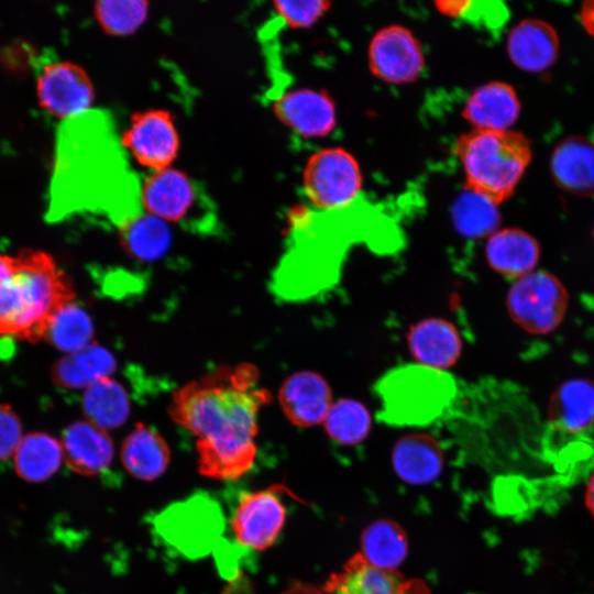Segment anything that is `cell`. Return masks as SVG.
Returning a JSON list of instances; mask_svg holds the SVG:
<instances>
[{"mask_svg": "<svg viewBox=\"0 0 594 594\" xmlns=\"http://www.w3.org/2000/svg\"><path fill=\"white\" fill-rule=\"evenodd\" d=\"M94 15L102 31L109 35L133 34L148 15V3L142 0L98 1Z\"/></svg>", "mask_w": 594, "mask_h": 594, "instance_id": "obj_33", "label": "cell"}, {"mask_svg": "<svg viewBox=\"0 0 594 594\" xmlns=\"http://www.w3.org/2000/svg\"><path fill=\"white\" fill-rule=\"evenodd\" d=\"M285 520L280 490L271 487L241 496L232 517V531L241 546L262 551L275 543Z\"/></svg>", "mask_w": 594, "mask_h": 594, "instance_id": "obj_11", "label": "cell"}, {"mask_svg": "<svg viewBox=\"0 0 594 594\" xmlns=\"http://www.w3.org/2000/svg\"><path fill=\"white\" fill-rule=\"evenodd\" d=\"M121 144L140 166L157 172L172 167L180 139L170 112L147 109L132 116Z\"/></svg>", "mask_w": 594, "mask_h": 594, "instance_id": "obj_8", "label": "cell"}, {"mask_svg": "<svg viewBox=\"0 0 594 594\" xmlns=\"http://www.w3.org/2000/svg\"><path fill=\"white\" fill-rule=\"evenodd\" d=\"M119 238L125 252L140 261H156L167 253L172 245V232L167 222L139 211L118 226Z\"/></svg>", "mask_w": 594, "mask_h": 594, "instance_id": "obj_26", "label": "cell"}, {"mask_svg": "<svg viewBox=\"0 0 594 594\" xmlns=\"http://www.w3.org/2000/svg\"><path fill=\"white\" fill-rule=\"evenodd\" d=\"M550 169L562 189L580 196L594 195V142L581 136L561 141L551 154Z\"/></svg>", "mask_w": 594, "mask_h": 594, "instance_id": "obj_21", "label": "cell"}, {"mask_svg": "<svg viewBox=\"0 0 594 594\" xmlns=\"http://www.w3.org/2000/svg\"><path fill=\"white\" fill-rule=\"evenodd\" d=\"M94 337V323L88 312L72 301L51 319L44 339L66 354L88 346Z\"/></svg>", "mask_w": 594, "mask_h": 594, "instance_id": "obj_30", "label": "cell"}, {"mask_svg": "<svg viewBox=\"0 0 594 594\" xmlns=\"http://www.w3.org/2000/svg\"><path fill=\"white\" fill-rule=\"evenodd\" d=\"M169 448L154 429L139 422L127 436L121 448V461L127 471L136 479L154 481L167 469Z\"/></svg>", "mask_w": 594, "mask_h": 594, "instance_id": "obj_25", "label": "cell"}, {"mask_svg": "<svg viewBox=\"0 0 594 594\" xmlns=\"http://www.w3.org/2000/svg\"><path fill=\"white\" fill-rule=\"evenodd\" d=\"M569 294L552 273L536 270L515 279L506 296V308L513 321L531 334H549L563 321Z\"/></svg>", "mask_w": 594, "mask_h": 594, "instance_id": "obj_6", "label": "cell"}, {"mask_svg": "<svg viewBox=\"0 0 594 594\" xmlns=\"http://www.w3.org/2000/svg\"><path fill=\"white\" fill-rule=\"evenodd\" d=\"M361 543L362 557L381 570L395 571L408 553L404 529L388 519H380L367 526L362 534Z\"/></svg>", "mask_w": 594, "mask_h": 594, "instance_id": "obj_29", "label": "cell"}, {"mask_svg": "<svg viewBox=\"0 0 594 594\" xmlns=\"http://www.w3.org/2000/svg\"><path fill=\"white\" fill-rule=\"evenodd\" d=\"M392 459L398 476L415 485L433 482L443 466L440 446L425 433H413L399 439L394 447Z\"/></svg>", "mask_w": 594, "mask_h": 594, "instance_id": "obj_22", "label": "cell"}, {"mask_svg": "<svg viewBox=\"0 0 594 594\" xmlns=\"http://www.w3.org/2000/svg\"><path fill=\"white\" fill-rule=\"evenodd\" d=\"M520 113V102L515 89L503 81L487 82L468 98L463 118L475 130L506 131Z\"/></svg>", "mask_w": 594, "mask_h": 594, "instance_id": "obj_17", "label": "cell"}, {"mask_svg": "<svg viewBox=\"0 0 594 594\" xmlns=\"http://www.w3.org/2000/svg\"><path fill=\"white\" fill-rule=\"evenodd\" d=\"M371 73L388 84H409L419 78L425 67L421 45L407 28L393 24L378 30L367 50Z\"/></svg>", "mask_w": 594, "mask_h": 594, "instance_id": "obj_9", "label": "cell"}, {"mask_svg": "<svg viewBox=\"0 0 594 594\" xmlns=\"http://www.w3.org/2000/svg\"><path fill=\"white\" fill-rule=\"evenodd\" d=\"M81 405L87 421L103 430L123 425L131 410L128 392L111 376L85 389Z\"/></svg>", "mask_w": 594, "mask_h": 594, "instance_id": "obj_28", "label": "cell"}, {"mask_svg": "<svg viewBox=\"0 0 594 594\" xmlns=\"http://www.w3.org/2000/svg\"><path fill=\"white\" fill-rule=\"evenodd\" d=\"M273 112L284 125L306 139L323 138L337 125L336 103L324 89L288 90L275 99Z\"/></svg>", "mask_w": 594, "mask_h": 594, "instance_id": "obj_13", "label": "cell"}, {"mask_svg": "<svg viewBox=\"0 0 594 594\" xmlns=\"http://www.w3.org/2000/svg\"><path fill=\"white\" fill-rule=\"evenodd\" d=\"M585 504L592 516L594 517V474L590 479L585 492Z\"/></svg>", "mask_w": 594, "mask_h": 594, "instance_id": "obj_39", "label": "cell"}, {"mask_svg": "<svg viewBox=\"0 0 594 594\" xmlns=\"http://www.w3.org/2000/svg\"><path fill=\"white\" fill-rule=\"evenodd\" d=\"M374 393L384 422L396 427H424L452 413L459 387L444 370L419 363L387 371L375 383Z\"/></svg>", "mask_w": 594, "mask_h": 594, "instance_id": "obj_3", "label": "cell"}, {"mask_svg": "<svg viewBox=\"0 0 594 594\" xmlns=\"http://www.w3.org/2000/svg\"><path fill=\"white\" fill-rule=\"evenodd\" d=\"M40 105L63 121L90 110L95 90L88 74L77 64L59 61L42 67L36 79Z\"/></svg>", "mask_w": 594, "mask_h": 594, "instance_id": "obj_10", "label": "cell"}, {"mask_svg": "<svg viewBox=\"0 0 594 594\" xmlns=\"http://www.w3.org/2000/svg\"><path fill=\"white\" fill-rule=\"evenodd\" d=\"M485 256L495 272L517 279L536 271L540 260V245L525 230L501 229L488 237Z\"/></svg>", "mask_w": 594, "mask_h": 594, "instance_id": "obj_19", "label": "cell"}, {"mask_svg": "<svg viewBox=\"0 0 594 594\" xmlns=\"http://www.w3.org/2000/svg\"><path fill=\"white\" fill-rule=\"evenodd\" d=\"M216 504L202 496L170 506L161 515L162 535L189 554L207 551L221 531V518Z\"/></svg>", "mask_w": 594, "mask_h": 594, "instance_id": "obj_12", "label": "cell"}, {"mask_svg": "<svg viewBox=\"0 0 594 594\" xmlns=\"http://www.w3.org/2000/svg\"><path fill=\"white\" fill-rule=\"evenodd\" d=\"M278 399L287 419L308 427L323 422L332 403L327 382L317 373L300 371L285 380Z\"/></svg>", "mask_w": 594, "mask_h": 594, "instance_id": "obj_15", "label": "cell"}, {"mask_svg": "<svg viewBox=\"0 0 594 594\" xmlns=\"http://www.w3.org/2000/svg\"><path fill=\"white\" fill-rule=\"evenodd\" d=\"M409 348L420 364L444 370L460 356L462 342L455 328L446 320L430 318L409 331Z\"/></svg>", "mask_w": 594, "mask_h": 594, "instance_id": "obj_24", "label": "cell"}, {"mask_svg": "<svg viewBox=\"0 0 594 594\" xmlns=\"http://www.w3.org/2000/svg\"><path fill=\"white\" fill-rule=\"evenodd\" d=\"M593 237H594V233H593Z\"/></svg>", "mask_w": 594, "mask_h": 594, "instance_id": "obj_40", "label": "cell"}, {"mask_svg": "<svg viewBox=\"0 0 594 594\" xmlns=\"http://www.w3.org/2000/svg\"><path fill=\"white\" fill-rule=\"evenodd\" d=\"M139 200L145 212L189 229L206 230V219H215L202 188L174 167L152 172L139 188Z\"/></svg>", "mask_w": 594, "mask_h": 594, "instance_id": "obj_5", "label": "cell"}, {"mask_svg": "<svg viewBox=\"0 0 594 594\" xmlns=\"http://www.w3.org/2000/svg\"><path fill=\"white\" fill-rule=\"evenodd\" d=\"M582 21L590 33L594 35V2H587L582 9Z\"/></svg>", "mask_w": 594, "mask_h": 594, "instance_id": "obj_38", "label": "cell"}, {"mask_svg": "<svg viewBox=\"0 0 594 594\" xmlns=\"http://www.w3.org/2000/svg\"><path fill=\"white\" fill-rule=\"evenodd\" d=\"M452 218L455 229L470 239L490 237L501 219L496 204L470 189L455 200Z\"/></svg>", "mask_w": 594, "mask_h": 594, "instance_id": "obj_31", "label": "cell"}, {"mask_svg": "<svg viewBox=\"0 0 594 594\" xmlns=\"http://www.w3.org/2000/svg\"><path fill=\"white\" fill-rule=\"evenodd\" d=\"M455 150L465 188L497 206L512 196L531 160L528 139L510 130L473 129L458 139Z\"/></svg>", "mask_w": 594, "mask_h": 594, "instance_id": "obj_4", "label": "cell"}, {"mask_svg": "<svg viewBox=\"0 0 594 594\" xmlns=\"http://www.w3.org/2000/svg\"><path fill=\"white\" fill-rule=\"evenodd\" d=\"M258 377L252 364L222 365L174 392L168 411L197 437L201 475L235 480L251 470L257 415L271 398Z\"/></svg>", "mask_w": 594, "mask_h": 594, "instance_id": "obj_1", "label": "cell"}, {"mask_svg": "<svg viewBox=\"0 0 594 594\" xmlns=\"http://www.w3.org/2000/svg\"><path fill=\"white\" fill-rule=\"evenodd\" d=\"M117 369L114 355L98 343L61 358L52 367L54 383L66 389H87L98 381L110 377Z\"/></svg>", "mask_w": 594, "mask_h": 594, "instance_id": "obj_23", "label": "cell"}, {"mask_svg": "<svg viewBox=\"0 0 594 594\" xmlns=\"http://www.w3.org/2000/svg\"><path fill=\"white\" fill-rule=\"evenodd\" d=\"M22 436L19 416L7 404H0V461L14 454Z\"/></svg>", "mask_w": 594, "mask_h": 594, "instance_id": "obj_35", "label": "cell"}, {"mask_svg": "<svg viewBox=\"0 0 594 594\" xmlns=\"http://www.w3.org/2000/svg\"><path fill=\"white\" fill-rule=\"evenodd\" d=\"M323 422L330 438L342 444L361 442L371 427L369 411L353 399H341L332 404Z\"/></svg>", "mask_w": 594, "mask_h": 594, "instance_id": "obj_32", "label": "cell"}, {"mask_svg": "<svg viewBox=\"0 0 594 594\" xmlns=\"http://www.w3.org/2000/svg\"><path fill=\"white\" fill-rule=\"evenodd\" d=\"M507 53L512 62L522 70H546L558 57L557 32L544 21L522 20L508 34Z\"/></svg>", "mask_w": 594, "mask_h": 594, "instance_id": "obj_18", "label": "cell"}, {"mask_svg": "<svg viewBox=\"0 0 594 594\" xmlns=\"http://www.w3.org/2000/svg\"><path fill=\"white\" fill-rule=\"evenodd\" d=\"M362 172L355 157L342 147L314 153L305 164L302 187L309 201L324 210L349 205L361 191Z\"/></svg>", "mask_w": 594, "mask_h": 594, "instance_id": "obj_7", "label": "cell"}, {"mask_svg": "<svg viewBox=\"0 0 594 594\" xmlns=\"http://www.w3.org/2000/svg\"><path fill=\"white\" fill-rule=\"evenodd\" d=\"M470 1H437V9L444 15L451 18H463L469 8Z\"/></svg>", "mask_w": 594, "mask_h": 594, "instance_id": "obj_36", "label": "cell"}, {"mask_svg": "<svg viewBox=\"0 0 594 594\" xmlns=\"http://www.w3.org/2000/svg\"><path fill=\"white\" fill-rule=\"evenodd\" d=\"M72 301V282L48 253L0 254V336L37 342L53 316Z\"/></svg>", "mask_w": 594, "mask_h": 594, "instance_id": "obj_2", "label": "cell"}, {"mask_svg": "<svg viewBox=\"0 0 594 594\" xmlns=\"http://www.w3.org/2000/svg\"><path fill=\"white\" fill-rule=\"evenodd\" d=\"M280 594H326V592L314 585L296 582Z\"/></svg>", "mask_w": 594, "mask_h": 594, "instance_id": "obj_37", "label": "cell"}, {"mask_svg": "<svg viewBox=\"0 0 594 594\" xmlns=\"http://www.w3.org/2000/svg\"><path fill=\"white\" fill-rule=\"evenodd\" d=\"M324 591L330 594H430L424 581L377 569L360 553L353 556L340 572L330 575Z\"/></svg>", "mask_w": 594, "mask_h": 594, "instance_id": "obj_14", "label": "cell"}, {"mask_svg": "<svg viewBox=\"0 0 594 594\" xmlns=\"http://www.w3.org/2000/svg\"><path fill=\"white\" fill-rule=\"evenodd\" d=\"M274 9L279 18L293 29H306L317 23L331 3L324 0L275 1Z\"/></svg>", "mask_w": 594, "mask_h": 594, "instance_id": "obj_34", "label": "cell"}, {"mask_svg": "<svg viewBox=\"0 0 594 594\" xmlns=\"http://www.w3.org/2000/svg\"><path fill=\"white\" fill-rule=\"evenodd\" d=\"M63 458L61 441L46 432H31L23 436L13 454L14 470L22 480L41 483L58 471Z\"/></svg>", "mask_w": 594, "mask_h": 594, "instance_id": "obj_27", "label": "cell"}, {"mask_svg": "<svg viewBox=\"0 0 594 594\" xmlns=\"http://www.w3.org/2000/svg\"><path fill=\"white\" fill-rule=\"evenodd\" d=\"M61 443L66 463L80 475H97L113 459L114 447L110 436L87 420L70 424L63 432Z\"/></svg>", "mask_w": 594, "mask_h": 594, "instance_id": "obj_16", "label": "cell"}, {"mask_svg": "<svg viewBox=\"0 0 594 594\" xmlns=\"http://www.w3.org/2000/svg\"><path fill=\"white\" fill-rule=\"evenodd\" d=\"M548 417L560 431L576 435L594 424V381L573 377L551 394Z\"/></svg>", "mask_w": 594, "mask_h": 594, "instance_id": "obj_20", "label": "cell"}]
</instances>
